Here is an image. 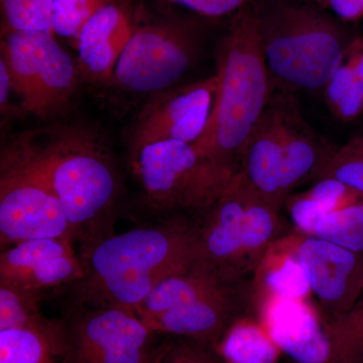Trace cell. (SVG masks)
Wrapping results in <instances>:
<instances>
[{
  "label": "cell",
  "instance_id": "obj_1",
  "mask_svg": "<svg viewBox=\"0 0 363 363\" xmlns=\"http://www.w3.org/2000/svg\"><path fill=\"white\" fill-rule=\"evenodd\" d=\"M7 143L51 186L82 259L114 234L123 186L101 135L85 126L60 124L23 131Z\"/></svg>",
  "mask_w": 363,
  "mask_h": 363
},
{
  "label": "cell",
  "instance_id": "obj_2",
  "mask_svg": "<svg viewBox=\"0 0 363 363\" xmlns=\"http://www.w3.org/2000/svg\"><path fill=\"white\" fill-rule=\"evenodd\" d=\"M82 259L84 276L69 289L72 307L136 311L162 279L195 264L192 220L174 215L112 234Z\"/></svg>",
  "mask_w": 363,
  "mask_h": 363
},
{
  "label": "cell",
  "instance_id": "obj_3",
  "mask_svg": "<svg viewBox=\"0 0 363 363\" xmlns=\"http://www.w3.org/2000/svg\"><path fill=\"white\" fill-rule=\"evenodd\" d=\"M216 63L213 109L193 145L203 156L238 173L245 143L274 93L252 4L233 14L217 48Z\"/></svg>",
  "mask_w": 363,
  "mask_h": 363
},
{
  "label": "cell",
  "instance_id": "obj_4",
  "mask_svg": "<svg viewBox=\"0 0 363 363\" xmlns=\"http://www.w3.org/2000/svg\"><path fill=\"white\" fill-rule=\"evenodd\" d=\"M274 91L322 90L351 40L334 16L311 0L252 2Z\"/></svg>",
  "mask_w": 363,
  "mask_h": 363
},
{
  "label": "cell",
  "instance_id": "obj_5",
  "mask_svg": "<svg viewBox=\"0 0 363 363\" xmlns=\"http://www.w3.org/2000/svg\"><path fill=\"white\" fill-rule=\"evenodd\" d=\"M279 210L236 174L223 193L191 219L196 266L223 283L245 285L269 247L286 234Z\"/></svg>",
  "mask_w": 363,
  "mask_h": 363
},
{
  "label": "cell",
  "instance_id": "obj_6",
  "mask_svg": "<svg viewBox=\"0 0 363 363\" xmlns=\"http://www.w3.org/2000/svg\"><path fill=\"white\" fill-rule=\"evenodd\" d=\"M131 168L150 211L197 213L228 187L235 172L198 152L193 143L162 140L130 152Z\"/></svg>",
  "mask_w": 363,
  "mask_h": 363
},
{
  "label": "cell",
  "instance_id": "obj_7",
  "mask_svg": "<svg viewBox=\"0 0 363 363\" xmlns=\"http://www.w3.org/2000/svg\"><path fill=\"white\" fill-rule=\"evenodd\" d=\"M39 238L73 241L65 212L51 186L6 142L0 154L1 250Z\"/></svg>",
  "mask_w": 363,
  "mask_h": 363
},
{
  "label": "cell",
  "instance_id": "obj_8",
  "mask_svg": "<svg viewBox=\"0 0 363 363\" xmlns=\"http://www.w3.org/2000/svg\"><path fill=\"white\" fill-rule=\"evenodd\" d=\"M198 38L190 26L160 21L133 28L117 61L112 80L138 94H157L175 87L195 63Z\"/></svg>",
  "mask_w": 363,
  "mask_h": 363
},
{
  "label": "cell",
  "instance_id": "obj_9",
  "mask_svg": "<svg viewBox=\"0 0 363 363\" xmlns=\"http://www.w3.org/2000/svg\"><path fill=\"white\" fill-rule=\"evenodd\" d=\"M63 324L66 363H143L157 346L133 310L73 307Z\"/></svg>",
  "mask_w": 363,
  "mask_h": 363
},
{
  "label": "cell",
  "instance_id": "obj_10",
  "mask_svg": "<svg viewBox=\"0 0 363 363\" xmlns=\"http://www.w3.org/2000/svg\"><path fill=\"white\" fill-rule=\"evenodd\" d=\"M217 84L213 74L157 93L133 123L128 138L130 152L162 140L197 142L211 116Z\"/></svg>",
  "mask_w": 363,
  "mask_h": 363
},
{
  "label": "cell",
  "instance_id": "obj_11",
  "mask_svg": "<svg viewBox=\"0 0 363 363\" xmlns=\"http://www.w3.org/2000/svg\"><path fill=\"white\" fill-rule=\"evenodd\" d=\"M298 259L325 323L350 313L363 297V255L298 233Z\"/></svg>",
  "mask_w": 363,
  "mask_h": 363
},
{
  "label": "cell",
  "instance_id": "obj_12",
  "mask_svg": "<svg viewBox=\"0 0 363 363\" xmlns=\"http://www.w3.org/2000/svg\"><path fill=\"white\" fill-rule=\"evenodd\" d=\"M82 257L65 238H39L16 243L0 253V286L45 298L70 289L84 276Z\"/></svg>",
  "mask_w": 363,
  "mask_h": 363
},
{
  "label": "cell",
  "instance_id": "obj_13",
  "mask_svg": "<svg viewBox=\"0 0 363 363\" xmlns=\"http://www.w3.org/2000/svg\"><path fill=\"white\" fill-rule=\"evenodd\" d=\"M255 306V315L281 353L295 363L328 362L326 325L310 300L271 298Z\"/></svg>",
  "mask_w": 363,
  "mask_h": 363
},
{
  "label": "cell",
  "instance_id": "obj_14",
  "mask_svg": "<svg viewBox=\"0 0 363 363\" xmlns=\"http://www.w3.org/2000/svg\"><path fill=\"white\" fill-rule=\"evenodd\" d=\"M238 175L248 187L274 206L281 208L289 197L285 185L281 101L277 91L248 136L241 152Z\"/></svg>",
  "mask_w": 363,
  "mask_h": 363
},
{
  "label": "cell",
  "instance_id": "obj_15",
  "mask_svg": "<svg viewBox=\"0 0 363 363\" xmlns=\"http://www.w3.org/2000/svg\"><path fill=\"white\" fill-rule=\"evenodd\" d=\"M247 291L238 286L142 320L159 335L192 339L215 347L234 320L247 313Z\"/></svg>",
  "mask_w": 363,
  "mask_h": 363
},
{
  "label": "cell",
  "instance_id": "obj_16",
  "mask_svg": "<svg viewBox=\"0 0 363 363\" xmlns=\"http://www.w3.org/2000/svg\"><path fill=\"white\" fill-rule=\"evenodd\" d=\"M279 93L283 123L285 185L288 195L308 181H316L336 147L329 145L305 121L295 95Z\"/></svg>",
  "mask_w": 363,
  "mask_h": 363
},
{
  "label": "cell",
  "instance_id": "obj_17",
  "mask_svg": "<svg viewBox=\"0 0 363 363\" xmlns=\"http://www.w3.org/2000/svg\"><path fill=\"white\" fill-rule=\"evenodd\" d=\"M133 30L130 16L123 7L109 0L100 7L76 39L82 73L95 81L112 80Z\"/></svg>",
  "mask_w": 363,
  "mask_h": 363
},
{
  "label": "cell",
  "instance_id": "obj_18",
  "mask_svg": "<svg viewBox=\"0 0 363 363\" xmlns=\"http://www.w3.org/2000/svg\"><path fill=\"white\" fill-rule=\"evenodd\" d=\"M298 233H286L269 247L248 288L253 304L271 298L310 300L311 288L297 253Z\"/></svg>",
  "mask_w": 363,
  "mask_h": 363
},
{
  "label": "cell",
  "instance_id": "obj_19",
  "mask_svg": "<svg viewBox=\"0 0 363 363\" xmlns=\"http://www.w3.org/2000/svg\"><path fill=\"white\" fill-rule=\"evenodd\" d=\"M52 32H42L43 70L33 116L47 118L61 111L76 90L78 69Z\"/></svg>",
  "mask_w": 363,
  "mask_h": 363
},
{
  "label": "cell",
  "instance_id": "obj_20",
  "mask_svg": "<svg viewBox=\"0 0 363 363\" xmlns=\"http://www.w3.org/2000/svg\"><path fill=\"white\" fill-rule=\"evenodd\" d=\"M241 286L229 285L196 264L162 279L136 309L140 318L159 314Z\"/></svg>",
  "mask_w": 363,
  "mask_h": 363
},
{
  "label": "cell",
  "instance_id": "obj_21",
  "mask_svg": "<svg viewBox=\"0 0 363 363\" xmlns=\"http://www.w3.org/2000/svg\"><path fill=\"white\" fill-rule=\"evenodd\" d=\"M0 363H66L63 320L44 328L0 330Z\"/></svg>",
  "mask_w": 363,
  "mask_h": 363
},
{
  "label": "cell",
  "instance_id": "obj_22",
  "mask_svg": "<svg viewBox=\"0 0 363 363\" xmlns=\"http://www.w3.org/2000/svg\"><path fill=\"white\" fill-rule=\"evenodd\" d=\"M363 202V197L337 180L330 178L315 181L312 187L290 195L286 205L296 233L309 235L313 227L326 214Z\"/></svg>",
  "mask_w": 363,
  "mask_h": 363
},
{
  "label": "cell",
  "instance_id": "obj_23",
  "mask_svg": "<svg viewBox=\"0 0 363 363\" xmlns=\"http://www.w3.org/2000/svg\"><path fill=\"white\" fill-rule=\"evenodd\" d=\"M224 363H278L283 354L257 315L236 318L215 345Z\"/></svg>",
  "mask_w": 363,
  "mask_h": 363
},
{
  "label": "cell",
  "instance_id": "obj_24",
  "mask_svg": "<svg viewBox=\"0 0 363 363\" xmlns=\"http://www.w3.org/2000/svg\"><path fill=\"white\" fill-rule=\"evenodd\" d=\"M322 90L327 108L338 121L350 123L362 116L363 83L344 58Z\"/></svg>",
  "mask_w": 363,
  "mask_h": 363
},
{
  "label": "cell",
  "instance_id": "obj_25",
  "mask_svg": "<svg viewBox=\"0 0 363 363\" xmlns=\"http://www.w3.org/2000/svg\"><path fill=\"white\" fill-rule=\"evenodd\" d=\"M309 235L363 255V202L325 215Z\"/></svg>",
  "mask_w": 363,
  "mask_h": 363
},
{
  "label": "cell",
  "instance_id": "obj_26",
  "mask_svg": "<svg viewBox=\"0 0 363 363\" xmlns=\"http://www.w3.org/2000/svg\"><path fill=\"white\" fill-rule=\"evenodd\" d=\"M44 298L9 286H0V330L18 328H44L56 324L43 314Z\"/></svg>",
  "mask_w": 363,
  "mask_h": 363
},
{
  "label": "cell",
  "instance_id": "obj_27",
  "mask_svg": "<svg viewBox=\"0 0 363 363\" xmlns=\"http://www.w3.org/2000/svg\"><path fill=\"white\" fill-rule=\"evenodd\" d=\"M325 325L331 345L327 363H363V311L354 308Z\"/></svg>",
  "mask_w": 363,
  "mask_h": 363
},
{
  "label": "cell",
  "instance_id": "obj_28",
  "mask_svg": "<svg viewBox=\"0 0 363 363\" xmlns=\"http://www.w3.org/2000/svg\"><path fill=\"white\" fill-rule=\"evenodd\" d=\"M323 178L337 180L363 197V135L336 147L317 180Z\"/></svg>",
  "mask_w": 363,
  "mask_h": 363
},
{
  "label": "cell",
  "instance_id": "obj_29",
  "mask_svg": "<svg viewBox=\"0 0 363 363\" xmlns=\"http://www.w3.org/2000/svg\"><path fill=\"white\" fill-rule=\"evenodd\" d=\"M108 0H56L52 16V33L66 39H77L91 16Z\"/></svg>",
  "mask_w": 363,
  "mask_h": 363
},
{
  "label": "cell",
  "instance_id": "obj_30",
  "mask_svg": "<svg viewBox=\"0 0 363 363\" xmlns=\"http://www.w3.org/2000/svg\"><path fill=\"white\" fill-rule=\"evenodd\" d=\"M160 363H224L211 344L186 338L164 341Z\"/></svg>",
  "mask_w": 363,
  "mask_h": 363
},
{
  "label": "cell",
  "instance_id": "obj_31",
  "mask_svg": "<svg viewBox=\"0 0 363 363\" xmlns=\"http://www.w3.org/2000/svg\"><path fill=\"white\" fill-rule=\"evenodd\" d=\"M4 32H48L38 13L35 0H1Z\"/></svg>",
  "mask_w": 363,
  "mask_h": 363
},
{
  "label": "cell",
  "instance_id": "obj_32",
  "mask_svg": "<svg viewBox=\"0 0 363 363\" xmlns=\"http://www.w3.org/2000/svg\"><path fill=\"white\" fill-rule=\"evenodd\" d=\"M169 4H175L200 16L207 18L234 14L250 6L255 0H164Z\"/></svg>",
  "mask_w": 363,
  "mask_h": 363
},
{
  "label": "cell",
  "instance_id": "obj_33",
  "mask_svg": "<svg viewBox=\"0 0 363 363\" xmlns=\"http://www.w3.org/2000/svg\"><path fill=\"white\" fill-rule=\"evenodd\" d=\"M325 11L342 21H357L363 16V0H328Z\"/></svg>",
  "mask_w": 363,
  "mask_h": 363
},
{
  "label": "cell",
  "instance_id": "obj_34",
  "mask_svg": "<svg viewBox=\"0 0 363 363\" xmlns=\"http://www.w3.org/2000/svg\"><path fill=\"white\" fill-rule=\"evenodd\" d=\"M344 61L352 68L363 83V38H353L346 48Z\"/></svg>",
  "mask_w": 363,
  "mask_h": 363
},
{
  "label": "cell",
  "instance_id": "obj_35",
  "mask_svg": "<svg viewBox=\"0 0 363 363\" xmlns=\"http://www.w3.org/2000/svg\"><path fill=\"white\" fill-rule=\"evenodd\" d=\"M13 91V85L6 64L0 60V106L2 113L6 112L9 97Z\"/></svg>",
  "mask_w": 363,
  "mask_h": 363
},
{
  "label": "cell",
  "instance_id": "obj_36",
  "mask_svg": "<svg viewBox=\"0 0 363 363\" xmlns=\"http://www.w3.org/2000/svg\"><path fill=\"white\" fill-rule=\"evenodd\" d=\"M164 342L157 344L156 347L154 348V350L150 353V357H147V359L145 360L143 363H160V360H161L162 351H164Z\"/></svg>",
  "mask_w": 363,
  "mask_h": 363
},
{
  "label": "cell",
  "instance_id": "obj_37",
  "mask_svg": "<svg viewBox=\"0 0 363 363\" xmlns=\"http://www.w3.org/2000/svg\"><path fill=\"white\" fill-rule=\"evenodd\" d=\"M354 308H357V309H359L362 310V311H363V297L362 298V300L359 301V303H358V304L355 306ZM354 308H353V309H354Z\"/></svg>",
  "mask_w": 363,
  "mask_h": 363
}]
</instances>
